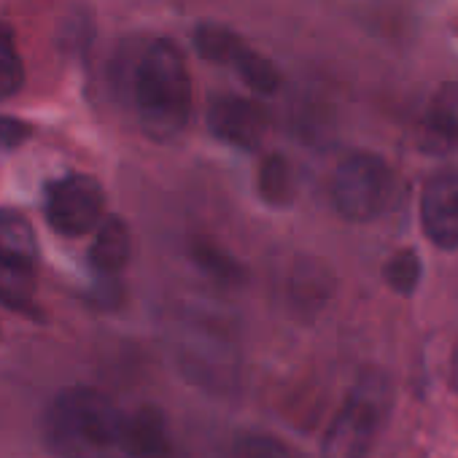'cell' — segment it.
Segmentation results:
<instances>
[{
  "instance_id": "2e32d148",
  "label": "cell",
  "mask_w": 458,
  "mask_h": 458,
  "mask_svg": "<svg viewBox=\"0 0 458 458\" xmlns=\"http://www.w3.org/2000/svg\"><path fill=\"white\" fill-rule=\"evenodd\" d=\"M229 458H302V455L273 434H246L235 442Z\"/></svg>"
},
{
  "instance_id": "4fadbf2b",
  "label": "cell",
  "mask_w": 458,
  "mask_h": 458,
  "mask_svg": "<svg viewBox=\"0 0 458 458\" xmlns=\"http://www.w3.org/2000/svg\"><path fill=\"white\" fill-rule=\"evenodd\" d=\"M259 194L265 202L284 208L294 199V175L289 165L278 157L267 159L259 170Z\"/></svg>"
},
{
  "instance_id": "d6986e66",
  "label": "cell",
  "mask_w": 458,
  "mask_h": 458,
  "mask_svg": "<svg viewBox=\"0 0 458 458\" xmlns=\"http://www.w3.org/2000/svg\"><path fill=\"white\" fill-rule=\"evenodd\" d=\"M455 386H458V351H455Z\"/></svg>"
},
{
  "instance_id": "e0dca14e",
  "label": "cell",
  "mask_w": 458,
  "mask_h": 458,
  "mask_svg": "<svg viewBox=\"0 0 458 458\" xmlns=\"http://www.w3.org/2000/svg\"><path fill=\"white\" fill-rule=\"evenodd\" d=\"M0 300L12 308H22L33 300V270L0 267Z\"/></svg>"
},
{
  "instance_id": "52a82bcc",
  "label": "cell",
  "mask_w": 458,
  "mask_h": 458,
  "mask_svg": "<svg viewBox=\"0 0 458 458\" xmlns=\"http://www.w3.org/2000/svg\"><path fill=\"white\" fill-rule=\"evenodd\" d=\"M122 447L127 458H175V439L167 415L154 404L124 412Z\"/></svg>"
},
{
  "instance_id": "8992f818",
  "label": "cell",
  "mask_w": 458,
  "mask_h": 458,
  "mask_svg": "<svg viewBox=\"0 0 458 458\" xmlns=\"http://www.w3.org/2000/svg\"><path fill=\"white\" fill-rule=\"evenodd\" d=\"M420 226L437 249H458V167H442L423 183Z\"/></svg>"
},
{
  "instance_id": "30bf717a",
  "label": "cell",
  "mask_w": 458,
  "mask_h": 458,
  "mask_svg": "<svg viewBox=\"0 0 458 458\" xmlns=\"http://www.w3.org/2000/svg\"><path fill=\"white\" fill-rule=\"evenodd\" d=\"M210 127L218 138L235 146H254L265 135V114L246 100H221L210 111Z\"/></svg>"
},
{
  "instance_id": "5bb4252c",
  "label": "cell",
  "mask_w": 458,
  "mask_h": 458,
  "mask_svg": "<svg viewBox=\"0 0 458 458\" xmlns=\"http://www.w3.org/2000/svg\"><path fill=\"white\" fill-rule=\"evenodd\" d=\"M22 81H25V68L14 36L6 25H0V100L17 95Z\"/></svg>"
},
{
  "instance_id": "9a60e30c",
  "label": "cell",
  "mask_w": 458,
  "mask_h": 458,
  "mask_svg": "<svg viewBox=\"0 0 458 458\" xmlns=\"http://www.w3.org/2000/svg\"><path fill=\"white\" fill-rule=\"evenodd\" d=\"M386 284L399 292V294H412L418 281H420V259L412 249H399L394 257L386 262Z\"/></svg>"
},
{
  "instance_id": "7c38bea8",
  "label": "cell",
  "mask_w": 458,
  "mask_h": 458,
  "mask_svg": "<svg viewBox=\"0 0 458 458\" xmlns=\"http://www.w3.org/2000/svg\"><path fill=\"white\" fill-rule=\"evenodd\" d=\"M130 251H132V238H130L127 224L111 216L98 226L95 243L89 249V262L98 273L116 276L130 262Z\"/></svg>"
},
{
  "instance_id": "6da1fadb",
  "label": "cell",
  "mask_w": 458,
  "mask_h": 458,
  "mask_svg": "<svg viewBox=\"0 0 458 458\" xmlns=\"http://www.w3.org/2000/svg\"><path fill=\"white\" fill-rule=\"evenodd\" d=\"M122 84L143 135L167 143L183 132L191 116V76L173 41H138L122 60Z\"/></svg>"
},
{
  "instance_id": "8fae6325",
  "label": "cell",
  "mask_w": 458,
  "mask_h": 458,
  "mask_svg": "<svg viewBox=\"0 0 458 458\" xmlns=\"http://www.w3.org/2000/svg\"><path fill=\"white\" fill-rule=\"evenodd\" d=\"M38 257L33 224L12 208H0V267L33 270Z\"/></svg>"
},
{
  "instance_id": "277c9868",
  "label": "cell",
  "mask_w": 458,
  "mask_h": 458,
  "mask_svg": "<svg viewBox=\"0 0 458 458\" xmlns=\"http://www.w3.org/2000/svg\"><path fill=\"white\" fill-rule=\"evenodd\" d=\"M394 170L377 154H351L332 175V202L348 221H375L394 202Z\"/></svg>"
},
{
  "instance_id": "7a4b0ae2",
  "label": "cell",
  "mask_w": 458,
  "mask_h": 458,
  "mask_svg": "<svg viewBox=\"0 0 458 458\" xmlns=\"http://www.w3.org/2000/svg\"><path fill=\"white\" fill-rule=\"evenodd\" d=\"M124 412L95 388L63 391L44 420V434L57 458H122Z\"/></svg>"
},
{
  "instance_id": "5b68a950",
  "label": "cell",
  "mask_w": 458,
  "mask_h": 458,
  "mask_svg": "<svg viewBox=\"0 0 458 458\" xmlns=\"http://www.w3.org/2000/svg\"><path fill=\"white\" fill-rule=\"evenodd\" d=\"M103 186L84 173L65 175L55 181L47 191V218L60 235L79 238L98 229L106 218Z\"/></svg>"
},
{
  "instance_id": "3957f363",
  "label": "cell",
  "mask_w": 458,
  "mask_h": 458,
  "mask_svg": "<svg viewBox=\"0 0 458 458\" xmlns=\"http://www.w3.org/2000/svg\"><path fill=\"white\" fill-rule=\"evenodd\" d=\"M391 383L383 372H367L329 423L321 458H367L391 412Z\"/></svg>"
},
{
  "instance_id": "ba28073f",
  "label": "cell",
  "mask_w": 458,
  "mask_h": 458,
  "mask_svg": "<svg viewBox=\"0 0 458 458\" xmlns=\"http://www.w3.org/2000/svg\"><path fill=\"white\" fill-rule=\"evenodd\" d=\"M199 47L208 55V60H221L235 65V71L257 89V92H273L278 87V73L276 68L262 60L259 55H254L251 49H246L238 38L226 36L221 30L213 33H202L199 36Z\"/></svg>"
},
{
  "instance_id": "ac0fdd59",
  "label": "cell",
  "mask_w": 458,
  "mask_h": 458,
  "mask_svg": "<svg viewBox=\"0 0 458 458\" xmlns=\"http://www.w3.org/2000/svg\"><path fill=\"white\" fill-rule=\"evenodd\" d=\"M28 135H30V127H28V124H22L20 119H6V116H0V146H4V148L20 146Z\"/></svg>"
},
{
  "instance_id": "9c48e42d",
  "label": "cell",
  "mask_w": 458,
  "mask_h": 458,
  "mask_svg": "<svg viewBox=\"0 0 458 458\" xmlns=\"http://www.w3.org/2000/svg\"><path fill=\"white\" fill-rule=\"evenodd\" d=\"M420 143L428 151L458 148V79L442 84L420 119Z\"/></svg>"
}]
</instances>
